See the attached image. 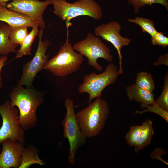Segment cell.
Here are the masks:
<instances>
[{
    "instance_id": "cell-1",
    "label": "cell",
    "mask_w": 168,
    "mask_h": 168,
    "mask_svg": "<svg viewBox=\"0 0 168 168\" xmlns=\"http://www.w3.org/2000/svg\"><path fill=\"white\" fill-rule=\"evenodd\" d=\"M11 107L17 106L20 112L18 121L25 129L34 127L37 121L36 112L43 102V94L30 87H14L10 94Z\"/></svg>"
},
{
    "instance_id": "cell-2",
    "label": "cell",
    "mask_w": 168,
    "mask_h": 168,
    "mask_svg": "<svg viewBox=\"0 0 168 168\" xmlns=\"http://www.w3.org/2000/svg\"><path fill=\"white\" fill-rule=\"evenodd\" d=\"M89 104L87 107L76 114L81 130L86 138H92L100 133L110 113L107 102L100 97Z\"/></svg>"
},
{
    "instance_id": "cell-3",
    "label": "cell",
    "mask_w": 168,
    "mask_h": 168,
    "mask_svg": "<svg viewBox=\"0 0 168 168\" xmlns=\"http://www.w3.org/2000/svg\"><path fill=\"white\" fill-rule=\"evenodd\" d=\"M67 28L66 41L58 53L48 61L43 68L54 75L64 77L79 70L83 60V55L77 53L68 40V28Z\"/></svg>"
},
{
    "instance_id": "cell-4",
    "label": "cell",
    "mask_w": 168,
    "mask_h": 168,
    "mask_svg": "<svg viewBox=\"0 0 168 168\" xmlns=\"http://www.w3.org/2000/svg\"><path fill=\"white\" fill-rule=\"evenodd\" d=\"M54 13L65 21L66 27L71 25V20L76 17L87 16L95 20L102 16L100 6L95 0H78L73 3L66 0H52Z\"/></svg>"
},
{
    "instance_id": "cell-5",
    "label": "cell",
    "mask_w": 168,
    "mask_h": 168,
    "mask_svg": "<svg viewBox=\"0 0 168 168\" xmlns=\"http://www.w3.org/2000/svg\"><path fill=\"white\" fill-rule=\"evenodd\" d=\"M66 113L61 121L63 128V135L67 138L69 145L68 161L73 164L77 150L85 144L86 138L82 132L77 121L73 100L67 98L65 100Z\"/></svg>"
},
{
    "instance_id": "cell-6",
    "label": "cell",
    "mask_w": 168,
    "mask_h": 168,
    "mask_svg": "<svg viewBox=\"0 0 168 168\" xmlns=\"http://www.w3.org/2000/svg\"><path fill=\"white\" fill-rule=\"evenodd\" d=\"M119 75L118 67L110 63L102 73L98 74L93 72L84 76L83 82L78 87V92L88 94L87 103H89L93 99L100 97L103 91L114 83Z\"/></svg>"
},
{
    "instance_id": "cell-7",
    "label": "cell",
    "mask_w": 168,
    "mask_h": 168,
    "mask_svg": "<svg viewBox=\"0 0 168 168\" xmlns=\"http://www.w3.org/2000/svg\"><path fill=\"white\" fill-rule=\"evenodd\" d=\"M74 49L88 59V63L96 70L101 71L103 68L97 62L99 58H103L110 63L113 61V56L109 47L100 38L89 33L84 40L75 43Z\"/></svg>"
},
{
    "instance_id": "cell-8",
    "label": "cell",
    "mask_w": 168,
    "mask_h": 168,
    "mask_svg": "<svg viewBox=\"0 0 168 168\" xmlns=\"http://www.w3.org/2000/svg\"><path fill=\"white\" fill-rule=\"evenodd\" d=\"M43 29L39 31V42L35 56L33 58L23 65V72L20 79L18 81L17 86H26L30 87L36 75L48 61V55L45 53L49 46L52 45L49 40L42 41Z\"/></svg>"
},
{
    "instance_id": "cell-9",
    "label": "cell",
    "mask_w": 168,
    "mask_h": 168,
    "mask_svg": "<svg viewBox=\"0 0 168 168\" xmlns=\"http://www.w3.org/2000/svg\"><path fill=\"white\" fill-rule=\"evenodd\" d=\"M18 110L12 107L10 102L7 100L0 104V114L2 118V125L0 128V143L6 139L23 143L24 131L18 121Z\"/></svg>"
},
{
    "instance_id": "cell-10",
    "label": "cell",
    "mask_w": 168,
    "mask_h": 168,
    "mask_svg": "<svg viewBox=\"0 0 168 168\" xmlns=\"http://www.w3.org/2000/svg\"><path fill=\"white\" fill-rule=\"evenodd\" d=\"M52 3V0H13L6 6L9 9L28 17L38 24L40 29H44L46 25L43 14L48 6Z\"/></svg>"
},
{
    "instance_id": "cell-11",
    "label": "cell",
    "mask_w": 168,
    "mask_h": 168,
    "mask_svg": "<svg viewBox=\"0 0 168 168\" xmlns=\"http://www.w3.org/2000/svg\"><path fill=\"white\" fill-rule=\"evenodd\" d=\"M121 28L119 23L113 21L99 25L94 29L96 36H100L110 42L116 49L119 56V72L120 74H123L121 49L124 46L128 45L132 40L131 39L124 37L120 35Z\"/></svg>"
},
{
    "instance_id": "cell-12",
    "label": "cell",
    "mask_w": 168,
    "mask_h": 168,
    "mask_svg": "<svg viewBox=\"0 0 168 168\" xmlns=\"http://www.w3.org/2000/svg\"><path fill=\"white\" fill-rule=\"evenodd\" d=\"M1 143L2 149L0 154V168H19L24 148L23 143L7 139Z\"/></svg>"
},
{
    "instance_id": "cell-13",
    "label": "cell",
    "mask_w": 168,
    "mask_h": 168,
    "mask_svg": "<svg viewBox=\"0 0 168 168\" xmlns=\"http://www.w3.org/2000/svg\"><path fill=\"white\" fill-rule=\"evenodd\" d=\"M0 21L12 27L26 26L32 27L36 24L27 16L0 6Z\"/></svg>"
},
{
    "instance_id": "cell-14",
    "label": "cell",
    "mask_w": 168,
    "mask_h": 168,
    "mask_svg": "<svg viewBox=\"0 0 168 168\" xmlns=\"http://www.w3.org/2000/svg\"><path fill=\"white\" fill-rule=\"evenodd\" d=\"M125 91L130 101L150 105L155 103L154 94L152 92L142 89L135 84L127 86Z\"/></svg>"
},
{
    "instance_id": "cell-15",
    "label": "cell",
    "mask_w": 168,
    "mask_h": 168,
    "mask_svg": "<svg viewBox=\"0 0 168 168\" xmlns=\"http://www.w3.org/2000/svg\"><path fill=\"white\" fill-rule=\"evenodd\" d=\"M12 28L6 23L0 22V56H7L11 52H17L18 44L12 43L9 38Z\"/></svg>"
},
{
    "instance_id": "cell-16",
    "label": "cell",
    "mask_w": 168,
    "mask_h": 168,
    "mask_svg": "<svg viewBox=\"0 0 168 168\" xmlns=\"http://www.w3.org/2000/svg\"><path fill=\"white\" fill-rule=\"evenodd\" d=\"M138 138L134 146L136 153L149 144L154 133L153 123L149 119L142 123Z\"/></svg>"
},
{
    "instance_id": "cell-17",
    "label": "cell",
    "mask_w": 168,
    "mask_h": 168,
    "mask_svg": "<svg viewBox=\"0 0 168 168\" xmlns=\"http://www.w3.org/2000/svg\"><path fill=\"white\" fill-rule=\"evenodd\" d=\"M39 26L38 24H36L32 27L31 30L24 38L20 45V48L17 50L16 58L31 54V47L35 37L38 35Z\"/></svg>"
},
{
    "instance_id": "cell-18",
    "label": "cell",
    "mask_w": 168,
    "mask_h": 168,
    "mask_svg": "<svg viewBox=\"0 0 168 168\" xmlns=\"http://www.w3.org/2000/svg\"><path fill=\"white\" fill-rule=\"evenodd\" d=\"M35 164L44 165L35 150L31 147L24 148L22 153L21 163L19 168H27Z\"/></svg>"
},
{
    "instance_id": "cell-19",
    "label": "cell",
    "mask_w": 168,
    "mask_h": 168,
    "mask_svg": "<svg viewBox=\"0 0 168 168\" xmlns=\"http://www.w3.org/2000/svg\"><path fill=\"white\" fill-rule=\"evenodd\" d=\"M135 84L140 88L150 92H152L155 89L154 81L152 75L146 72L137 74Z\"/></svg>"
},
{
    "instance_id": "cell-20",
    "label": "cell",
    "mask_w": 168,
    "mask_h": 168,
    "mask_svg": "<svg viewBox=\"0 0 168 168\" xmlns=\"http://www.w3.org/2000/svg\"><path fill=\"white\" fill-rule=\"evenodd\" d=\"M128 21L139 25L141 27L143 33L147 32L151 37L154 36L157 32L153 21L149 19L137 16L134 19H128Z\"/></svg>"
},
{
    "instance_id": "cell-21",
    "label": "cell",
    "mask_w": 168,
    "mask_h": 168,
    "mask_svg": "<svg viewBox=\"0 0 168 168\" xmlns=\"http://www.w3.org/2000/svg\"><path fill=\"white\" fill-rule=\"evenodd\" d=\"M9 38L13 44L21 45L25 37L29 33L26 26L12 27Z\"/></svg>"
},
{
    "instance_id": "cell-22",
    "label": "cell",
    "mask_w": 168,
    "mask_h": 168,
    "mask_svg": "<svg viewBox=\"0 0 168 168\" xmlns=\"http://www.w3.org/2000/svg\"><path fill=\"white\" fill-rule=\"evenodd\" d=\"M128 3L132 5L134 8V12L137 14L142 7L148 5L152 6L155 3L160 4L168 10L167 0H127Z\"/></svg>"
},
{
    "instance_id": "cell-23",
    "label": "cell",
    "mask_w": 168,
    "mask_h": 168,
    "mask_svg": "<svg viewBox=\"0 0 168 168\" xmlns=\"http://www.w3.org/2000/svg\"><path fill=\"white\" fill-rule=\"evenodd\" d=\"M141 106L145 109L141 111L136 110L134 114H142L148 112H152L158 115L168 122V111L163 109L159 105L155 103L152 105L141 104Z\"/></svg>"
},
{
    "instance_id": "cell-24",
    "label": "cell",
    "mask_w": 168,
    "mask_h": 168,
    "mask_svg": "<svg viewBox=\"0 0 168 168\" xmlns=\"http://www.w3.org/2000/svg\"><path fill=\"white\" fill-rule=\"evenodd\" d=\"M155 104L168 111V74L165 76L163 90L159 96L155 100Z\"/></svg>"
},
{
    "instance_id": "cell-25",
    "label": "cell",
    "mask_w": 168,
    "mask_h": 168,
    "mask_svg": "<svg viewBox=\"0 0 168 168\" xmlns=\"http://www.w3.org/2000/svg\"><path fill=\"white\" fill-rule=\"evenodd\" d=\"M141 128V125L131 126L125 135L126 143L131 147H134L137 141Z\"/></svg>"
},
{
    "instance_id": "cell-26",
    "label": "cell",
    "mask_w": 168,
    "mask_h": 168,
    "mask_svg": "<svg viewBox=\"0 0 168 168\" xmlns=\"http://www.w3.org/2000/svg\"><path fill=\"white\" fill-rule=\"evenodd\" d=\"M151 41L154 45H158L164 47L168 46V38L161 32L157 31L154 36L151 37Z\"/></svg>"
},
{
    "instance_id": "cell-27",
    "label": "cell",
    "mask_w": 168,
    "mask_h": 168,
    "mask_svg": "<svg viewBox=\"0 0 168 168\" xmlns=\"http://www.w3.org/2000/svg\"><path fill=\"white\" fill-rule=\"evenodd\" d=\"M161 64H165L168 66L167 54L160 56L153 64L155 66H158Z\"/></svg>"
},
{
    "instance_id": "cell-28",
    "label": "cell",
    "mask_w": 168,
    "mask_h": 168,
    "mask_svg": "<svg viewBox=\"0 0 168 168\" xmlns=\"http://www.w3.org/2000/svg\"><path fill=\"white\" fill-rule=\"evenodd\" d=\"M7 58V56H2L0 58V89L2 86V78L1 76V71L4 63Z\"/></svg>"
},
{
    "instance_id": "cell-29",
    "label": "cell",
    "mask_w": 168,
    "mask_h": 168,
    "mask_svg": "<svg viewBox=\"0 0 168 168\" xmlns=\"http://www.w3.org/2000/svg\"><path fill=\"white\" fill-rule=\"evenodd\" d=\"M13 0H0V6L6 7L7 5V2L10 1H13Z\"/></svg>"
}]
</instances>
